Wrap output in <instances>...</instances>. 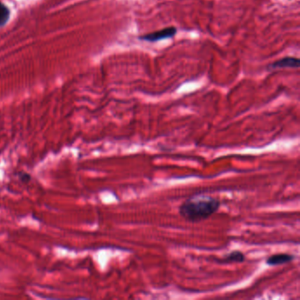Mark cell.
<instances>
[{
  "mask_svg": "<svg viewBox=\"0 0 300 300\" xmlns=\"http://www.w3.org/2000/svg\"><path fill=\"white\" fill-rule=\"evenodd\" d=\"M220 206L221 202L216 197L198 194L191 196L181 203L178 208V213L184 220L198 223L211 217Z\"/></svg>",
  "mask_w": 300,
  "mask_h": 300,
  "instance_id": "cell-1",
  "label": "cell"
},
{
  "mask_svg": "<svg viewBox=\"0 0 300 300\" xmlns=\"http://www.w3.org/2000/svg\"><path fill=\"white\" fill-rule=\"evenodd\" d=\"M176 28L175 27H171L168 28H164L163 30L160 31L153 32L147 34L146 36H142L141 40L146 41V42H150V43H154L158 41L164 40L167 38H171L172 36L176 35Z\"/></svg>",
  "mask_w": 300,
  "mask_h": 300,
  "instance_id": "cell-2",
  "label": "cell"
},
{
  "mask_svg": "<svg viewBox=\"0 0 300 300\" xmlns=\"http://www.w3.org/2000/svg\"><path fill=\"white\" fill-rule=\"evenodd\" d=\"M294 259H295L294 255L282 253V254H277V255L269 256V258L266 260V263L269 266H279V265L290 263L292 260H294Z\"/></svg>",
  "mask_w": 300,
  "mask_h": 300,
  "instance_id": "cell-3",
  "label": "cell"
},
{
  "mask_svg": "<svg viewBox=\"0 0 300 300\" xmlns=\"http://www.w3.org/2000/svg\"><path fill=\"white\" fill-rule=\"evenodd\" d=\"M300 59L296 58H284L278 60L270 64V67L273 69H281V68H299L300 67Z\"/></svg>",
  "mask_w": 300,
  "mask_h": 300,
  "instance_id": "cell-4",
  "label": "cell"
},
{
  "mask_svg": "<svg viewBox=\"0 0 300 300\" xmlns=\"http://www.w3.org/2000/svg\"><path fill=\"white\" fill-rule=\"evenodd\" d=\"M246 260V256L243 254L242 252L238 251V250H234L226 254L225 256L221 258V262L223 263H240Z\"/></svg>",
  "mask_w": 300,
  "mask_h": 300,
  "instance_id": "cell-5",
  "label": "cell"
},
{
  "mask_svg": "<svg viewBox=\"0 0 300 300\" xmlns=\"http://www.w3.org/2000/svg\"><path fill=\"white\" fill-rule=\"evenodd\" d=\"M9 9L6 5L0 2V26L5 25L9 19Z\"/></svg>",
  "mask_w": 300,
  "mask_h": 300,
  "instance_id": "cell-6",
  "label": "cell"
}]
</instances>
